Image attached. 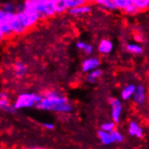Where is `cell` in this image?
I'll use <instances>...</instances> for the list:
<instances>
[{"instance_id":"12","label":"cell","mask_w":149,"mask_h":149,"mask_svg":"<svg viewBox=\"0 0 149 149\" xmlns=\"http://www.w3.org/2000/svg\"><path fill=\"white\" fill-rule=\"evenodd\" d=\"M11 25H12V29H13L15 36H22V34L25 33L26 31L28 30V28L26 27L24 24L21 21V19L16 15L11 23Z\"/></svg>"},{"instance_id":"6","label":"cell","mask_w":149,"mask_h":149,"mask_svg":"<svg viewBox=\"0 0 149 149\" xmlns=\"http://www.w3.org/2000/svg\"><path fill=\"white\" fill-rule=\"evenodd\" d=\"M101 65V61L97 56H88L81 62V72L85 74L89 73L96 69H99Z\"/></svg>"},{"instance_id":"19","label":"cell","mask_w":149,"mask_h":149,"mask_svg":"<svg viewBox=\"0 0 149 149\" xmlns=\"http://www.w3.org/2000/svg\"><path fill=\"white\" fill-rule=\"evenodd\" d=\"M98 136H99V139L101 142V144L104 146H110L115 143L111 133H109V132H106V131L100 129L98 131Z\"/></svg>"},{"instance_id":"22","label":"cell","mask_w":149,"mask_h":149,"mask_svg":"<svg viewBox=\"0 0 149 149\" xmlns=\"http://www.w3.org/2000/svg\"><path fill=\"white\" fill-rule=\"evenodd\" d=\"M140 11H146L149 9V0H132Z\"/></svg>"},{"instance_id":"11","label":"cell","mask_w":149,"mask_h":149,"mask_svg":"<svg viewBox=\"0 0 149 149\" xmlns=\"http://www.w3.org/2000/svg\"><path fill=\"white\" fill-rule=\"evenodd\" d=\"M92 11V7L89 3H86L82 6H77V7H73L71 8V9L68 10L69 15H71L72 16H81V15H85L90 14Z\"/></svg>"},{"instance_id":"20","label":"cell","mask_w":149,"mask_h":149,"mask_svg":"<svg viewBox=\"0 0 149 149\" xmlns=\"http://www.w3.org/2000/svg\"><path fill=\"white\" fill-rule=\"evenodd\" d=\"M102 74H103V71L100 68L96 69L94 71L86 74V81L91 84H94L100 80V78L102 76Z\"/></svg>"},{"instance_id":"27","label":"cell","mask_w":149,"mask_h":149,"mask_svg":"<svg viewBox=\"0 0 149 149\" xmlns=\"http://www.w3.org/2000/svg\"><path fill=\"white\" fill-rule=\"evenodd\" d=\"M114 1H115V3H116L118 10L123 11L127 7V6L132 1V0H114Z\"/></svg>"},{"instance_id":"18","label":"cell","mask_w":149,"mask_h":149,"mask_svg":"<svg viewBox=\"0 0 149 149\" xmlns=\"http://www.w3.org/2000/svg\"><path fill=\"white\" fill-rule=\"evenodd\" d=\"M76 48L79 51L83 52L87 56H91L94 52V50H95L94 46L91 45V43L86 42L84 41H78L76 42Z\"/></svg>"},{"instance_id":"14","label":"cell","mask_w":149,"mask_h":149,"mask_svg":"<svg viewBox=\"0 0 149 149\" xmlns=\"http://www.w3.org/2000/svg\"><path fill=\"white\" fill-rule=\"evenodd\" d=\"M15 36L10 22H0V38L1 40Z\"/></svg>"},{"instance_id":"8","label":"cell","mask_w":149,"mask_h":149,"mask_svg":"<svg viewBox=\"0 0 149 149\" xmlns=\"http://www.w3.org/2000/svg\"><path fill=\"white\" fill-rule=\"evenodd\" d=\"M133 101L137 106H143L146 101V91L142 84L136 85V89L133 96Z\"/></svg>"},{"instance_id":"24","label":"cell","mask_w":149,"mask_h":149,"mask_svg":"<svg viewBox=\"0 0 149 149\" xmlns=\"http://www.w3.org/2000/svg\"><path fill=\"white\" fill-rule=\"evenodd\" d=\"M116 125L117 123H115L113 120L112 121H109V122H105L100 126V129L106 131V132H109L111 133L113 130L116 129Z\"/></svg>"},{"instance_id":"15","label":"cell","mask_w":149,"mask_h":149,"mask_svg":"<svg viewBox=\"0 0 149 149\" xmlns=\"http://www.w3.org/2000/svg\"><path fill=\"white\" fill-rule=\"evenodd\" d=\"M125 50L128 54L132 55H141L144 52V48L141 45L136 42H127L125 45Z\"/></svg>"},{"instance_id":"23","label":"cell","mask_w":149,"mask_h":149,"mask_svg":"<svg viewBox=\"0 0 149 149\" xmlns=\"http://www.w3.org/2000/svg\"><path fill=\"white\" fill-rule=\"evenodd\" d=\"M123 12L127 15H135L139 12V10H138V8L136 7V6L133 3V1H131L127 6V7L125 8V9L123 10Z\"/></svg>"},{"instance_id":"17","label":"cell","mask_w":149,"mask_h":149,"mask_svg":"<svg viewBox=\"0 0 149 149\" xmlns=\"http://www.w3.org/2000/svg\"><path fill=\"white\" fill-rule=\"evenodd\" d=\"M27 66L21 61H16L14 63V72L15 76L18 79H23L27 73Z\"/></svg>"},{"instance_id":"31","label":"cell","mask_w":149,"mask_h":149,"mask_svg":"<svg viewBox=\"0 0 149 149\" xmlns=\"http://www.w3.org/2000/svg\"><path fill=\"white\" fill-rule=\"evenodd\" d=\"M95 1V0H87V2L88 3H91V2H94Z\"/></svg>"},{"instance_id":"28","label":"cell","mask_w":149,"mask_h":149,"mask_svg":"<svg viewBox=\"0 0 149 149\" xmlns=\"http://www.w3.org/2000/svg\"><path fill=\"white\" fill-rule=\"evenodd\" d=\"M86 3H88L87 0H68L69 9H71V8H73V7L82 6V5H84Z\"/></svg>"},{"instance_id":"9","label":"cell","mask_w":149,"mask_h":149,"mask_svg":"<svg viewBox=\"0 0 149 149\" xmlns=\"http://www.w3.org/2000/svg\"><path fill=\"white\" fill-rule=\"evenodd\" d=\"M114 49V43L109 39H101L98 45H97V52L101 55H108L111 54Z\"/></svg>"},{"instance_id":"10","label":"cell","mask_w":149,"mask_h":149,"mask_svg":"<svg viewBox=\"0 0 149 149\" xmlns=\"http://www.w3.org/2000/svg\"><path fill=\"white\" fill-rule=\"evenodd\" d=\"M127 131H128V134L131 136H135V137L139 138V139L143 138V136H144L143 127L135 120L129 121L128 126H127Z\"/></svg>"},{"instance_id":"2","label":"cell","mask_w":149,"mask_h":149,"mask_svg":"<svg viewBox=\"0 0 149 149\" xmlns=\"http://www.w3.org/2000/svg\"><path fill=\"white\" fill-rule=\"evenodd\" d=\"M16 15L28 29L33 27L41 21L40 15L36 8V0H24V9L20 12H16Z\"/></svg>"},{"instance_id":"1","label":"cell","mask_w":149,"mask_h":149,"mask_svg":"<svg viewBox=\"0 0 149 149\" xmlns=\"http://www.w3.org/2000/svg\"><path fill=\"white\" fill-rule=\"evenodd\" d=\"M36 108L45 111H52L59 114H70L74 109L70 100L56 90L46 91L42 93V99L37 104Z\"/></svg>"},{"instance_id":"21","label":"cell","mask_w":149,"mask_h":149,"mask_svg":"<svg viewBox=\"0 0 149 149\" xmlns=\"http://www.w3.org/2000/svg\"><path fill=\"white\" fill-rule=\"evenodd\" d=\"M102 8H104L105 10L107 11H110V12H114L118 10L116 3L114 0H104V1L100 5Z\"/></svg>"},{"instance_id":"25","label":"cell","mask_w":149,"mask_h":149,"mask_svg":"<svg viewBox=\"0 0 149 149\" xmlns=\"http://www.w3.org/2000/svg\"><path fill=\"white\" fill-rule=\"evenodd\" d=\"M111 135L113 136V139H114V141H115V143H123L124 142V140H125L124 135L121 132H119L118 130H117V129L113 130L111 132Z\"/></svg>"},{"instance_id":"29","label":"cell","mask_w":149,"mask_h":149,"mask_svg":"<svg viewBox=\"0 0 149 149\" xmlns=\"http://www.w3.org/2000/svg\"><path fill=\"white\" fill-rule=\"evenodd\" d=\"M42 127L45 129L51 130V131L55 129V125L54 123H50V122H43V123H42Z\"/></svg>"},{"instance_id":"5","label":"cell","mask_w":149,"mask_h":149,"mask_svg":"<svg viewBox=\"0 0 149 149\" xmlns=\"http://www.w3.org/2000/svg\"><path fill=\"white\" fill-rule=\"evenodd\" d=\"M109 102L110 105V117L111 119L118 124L121 119L122 112H123V104L122 101L115 97H110L109 99Z\"/></svg>"},{"instance_id":"16","label":"cell","mask_w":149,"mask_h":149,"mask_svg":"<svg viewBox=\"0 0 149 149\" xmlns=\"http://www.w3.org/2000/svg\"><path fill=\"white\" fill-rule=\"evenodd\" d=\"M56 15H63L69 10L68 0H52Z\"/></svg>"},{"instance_id":"26","label":"cell","mask_w":149,"mask_h":149,"mask_svg":"<svg viewBox=\"0 0 149 149\" xmlns=\"http://www.w3.org/2000/svg\"><path fill=\"white\" fill-rule=\"evenodd\" d=\"M1 9H4L8 12H16V4L13 2H5L1 6Z\"/></svg>"},{"instance_id":"32","label":"cell","mask_w":149,"mask_h":149,"mask_svg":"<svg viewBox=\"0 0 149 149\" xmlns=\"http://www.w3.org/2000/svg\"><path fill=\"white\" fill-rule=\"evenodd\" d=\"M38 149H43V148H38Z\"/></svg>"},{"instance_id":"3","label":"cell","mask_w":149,"mask_h":149,"mask_svg":"<svg viewBox=\"0 0 149 149\" xmlns=\"http://www.w3.org/2000/svg\"><path fill=\"white\" fill-rule=\"evenodd\" d=\"M42 94L36 92H24L19 94L13 102L14 107L16 110L31 109L37 106V104L42 100Z\"/></svg>"},{"instance_id":"7","label":"cell","mask_w":149,"mask_h":149,"mask_svg":"<svg viewBox=\"0 0 149 149\" xmlns=\"http://www.w3.org/2000/svg\"><path fill=\"white\" fill-rule=\"evenodd\" d=\"M0 109H1L2 111H5L6 113L9 114H15L17 111L15 109L13 103L10 102L7 93L5 91H2L0 93Z\"/></svg>"},{"instance_id":"33","label":"cell","mask_w":149,"mask_h":149,"mask_svg":"<svg viewBox=\"0 0 149 149\" xmlns=\"http://www.w3.org/2000/svg\"></svg>"},{"instance_id":"30","label":"cell","mask_w":149,"mask_h":149,"mask_svg":"<svg viewBox=\"0 0 149 149\" xmlns=\"http://www.w3.org/2000/svg\"><path fill=\"white\" fill-rule=\"evenodd\" d=\"M103 1H104V0H95V1H94V3H96V4H97V5H99V6H100V4H101V3H102Z\"/></svg>"},{"instance_id":"4","label":"cell","mask_w":149,"mask_h":149,"mask_svg":"<svg viewBox=\"0 0 149 149\" xmlns=\"http://www.w3.org/2000/svg\"><path fill=\"white\" fill-rule=\"evenodd\" d=\"M36 8L40 15L41 21L51 18L56 15L52 0H36Z\"/></svg>"},{"instance_id":"13","label":"cell","mask_w":149,"mask_h":149,"mask_svg":"<svg viewBox=\"0 0 149 149\" xmlns=\"http://www.w3.org/2000/svg\"><path fill=\"white\" fill-rule=\"evenodd\" d=\"M136 89V85L134 83H128L125 85L120 92L121 100L124 101H127V100H130L131 99H133Z\"/></svg>"}]
</instances>
